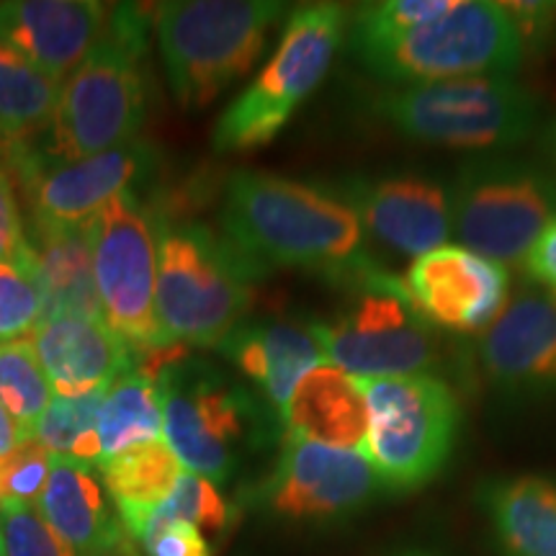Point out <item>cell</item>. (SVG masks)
Returning <instances> with one entry per match:
<instances>
[{
	"label": "cell",
	"mask_w": 556,
	"mask_h": 556,
	"mask_svg": "<svg viewBox=\"0 0 556 556\" xmlns=\"http://www.w3.org/2000/svg\"><path fill=\"white\" fill-rule=\"evenodd\" d=\"M368 433L361 454L381 490L392 495L422 490L454 456L462 433V402L441 377L361 379Z\"/></svg>",
	"instance_id": "cell-7"
},
{
	"label": "cell",
	"mask_w": 556,
	"mask_h": 556,
	"mask_svg": "<svg viewBox=\"0 0 556 556\" xmlns=\"http://www.w3.org/2000/svg\"><path fill=\"white\" fill-rule=\"evenodd\" d=\"M219 351L261 389L281 420L302 379L328 364L317 323L307 319L266 317L242 323L222 340Z\"/></svg>",
	"instance_id": "cell-19"
},
{
	"label": "cell",
	"mask_w": 556,
	"mask_h": 556,
	"mask_svg": "<svg viewBox=\"0 0 556 556\" xmlns=\"http://www.w3.org/2000/svg\"><path fill=\"white\" fill-rule=\"evenodd\" d=\"M29 270L41 291V323L47 319H93L103 323V309L93 274L88 222L80 227H26Z\"/></svg>",
	"instance_id": "cell-21"
},
{
	"label": "cell",
	"mask_w": 556,
	"mask_h": 556,
	"mask_svg": "<svg viewBox=\"0 0 556 556\" xmlns=\"http://www.w3.org/2000/svg\"><path fill=\"white\" fill-rule=\"evenodd\" d=\"M3 160L16 173L31 208L29 222L50 227H80L109 201L129 193L152 168V152L144 142L101 152L83 160H52L34 144H5Z\"/></svg>",
	"instance_id": "cell-13"
},
{
	"label": "cell",
	"mask_w": 556,
	"mask_h": 556,
	"mask_svg": "<svg viewBox=\"0 0 556 556\" xmlns=\"http://www.w3.org/2000/svg\"><path fill=\"white\" fill-rule=\"evenodd\" d=\"M338 193L358 214L364 235L387 253L420 258L451 238L446 186L422 173L351 176Z\"/></svg>",
	"instance_id": "cell-17"
},
{
	"label": "cell",
	"mask_w": 556,
	"mask_h": 556,
	"mask_svg": "<svg viewBox=\"0 0 556 556\" xmlns=\"http://www.w3.org/2000/svg\"><path fill=\"white\" fill-rule=\"evenodd\" d=\"M168 520L197 526L201 533H225V528L232 523V507L212 479L184 469L165 503L150 516L148 526L168 523Z\"/></svg>",
	"instance_id": "cell-31"
},
{
	"label": "cell",
	"mask_w": 556,
	"mask_h": 556,
	"mask_svg": "<svg viewBox=\"0 0 556 556\" xmlns=\"http://www.w3.org/2000/svg\"><path fill=\"white\" fill-rule=\"evenodd\" d=\"M348 16L340 3L296 5L274 58L219 116L214 150L250 152L274 142L328 75L348 34Z\"/></svg>",
	"instance_id": "cell-8"
},
{
	"label": "cell",
	"mask_w": 556,
	"mask_h": 556,
	"mask_svg": "<svg viewBox=\"0 0 556 556\" xmlns=\"http://www.w3.org/2000/svg\"><path fill=\"white\" fill-rule=\"evenodd\" d=\"M539 152H541V160H544L546 168L556 173V119L548 122V127L541 131Z\"/></svg>",
	"instance_id": "cell-41"
},
{
	"label": "cell",
	"mask_w": 556,
	"mask_h": 556,
	"mask_svg": "<svg viewBox=\"0 0 556 556\" xmlns=\"http://www.w3.org/2000/svg\"><path fill=\"white\" fill-rule=\"evenodd\" d=\"M41 323V291L26 266L0 263V343L31 336Z\"/></svg>",
	"instance_id": "cell-33"
},
{
	"label": "cell",
	"mask_w": 556,
	"mask_h": 556,
	"mask_svg": "<svg viewBox=\"0 0 556 556\" xmlns=\"http://www.w3.org/2000/svg\"><path fill=\"white\" fill-rule=\"evenodd\" d=\"M379 492L384 490L361 451L283 438L261 503L294 523H336L364 510Z\"/></svg>",
	"instance_id": "cell-14"
},
{
	"label": "cell",
	"mask_w": 556,
	"mask_h": 556,
	"mask_svg": "<svg viewBox=\"0 0 556 556\" xmlns=\"http://www.w3.org/2000/svg\"><path fill=\"white\" fill-rule=\"evenodd\" d=\"M0 554L3 556H75L50 526L39 505H0Z\"/></svg>",
	"instance_id": "cell-32"
},
{
	"label": "cell",
	"mask_w": 556,
	"mask_h": 556,
	"mask_svg": "<svg viewBox=\"0 0 556 556\" xmlns=\"http://www.w3.org/2000/svg\"><path fill=\"white\" fill-rule=\"evenodd\" d=\"M510 16L526 58H541L556 45V3L548 0H516L500 3Z\"/></svg>",
	"instance_id": "cell-35"
},
{
	"label": "cell",
	"mask_w": 556,
	"mask_h": 556,
	"mask_svg": "<svg viewBox=\"0 0 556 556\" xmlns=\"http://www.w3.org/2000/svg\"><path fill=\"white\" fill-rule=\"evenodd\" d=\"M222 229L258 278L302 268L332 281L366 255L358 214L338 191L266 170H235L227 178Z\"/></svg>",
	"instance_id": "cell-1"
},
{
	"label": "cell",
	"mask_w": 556,
	"mask_h": 556,
	"mask_svg": "<svg viewBox=\"0 0 556 556\" xmlns=\"http://www.w3.org/2000/svg\"><path fill=\"white\" fill-rule=\"evenodd\" d=\"M387 86H420L484 75H513L523 50L513 21L492 0H456L454 9L407 31L392 45L356 54Z\"/></svg>",
	"instance_id": "cell-10"
},
{
	"label": "cell",
	"mask_w": 556,
	"mask_h": 556,
	"mask_svg": "<svg viewBox=\"0 0 556 556\" xmlns=\"http://www.w3.org/2000/svg\"><path fill=\"white\" fill-rule=\"evenodd\" d=\"M39 510L75 556L99 546L119 526V518L111 516L96 469L67 458H54Z\"/></svg>",
	"instance_id": "cell-26"
},
{
	"label": "cell",
	"mask_w": 556,
	"mask_h": 556,
	"mask_svg": "<svg viewBox=\"0 0 556 556\" xmlns=\"http://www.w3.org/2000/svg\"><path fill=\"white\" fill-rule=\"evenodd\" d=\"M163 364H168L163 356H150L106 389L96 415L101 467L139 443L163 438V402L157 384V368Z\"/></svg>",
	"instance_id": "cell-24"
},
{
	"label": "cell",
	"mask_w": 556,
	"mask_h": 556,
	"mask_svg": "<svg viewBox=\"0 0 556 556\" xmlns=\"http://www.w3.org/2000/svg\"><path fill=\"white\" fill-rule=\"evenodd\" d=\"M144 556H214L212 546L197 526L178 523H152L137 541Z\"/></svg>",
	"instance_id": "cell-36"
},
{
	"label": "cell",
	"mask_w": 556,
	"mask_h": 556,
	"mask_svg": "<svg viewBox=\"0 0 556 556\" xmlns=\"http://www.w3.org/2000/svg\"><path fill=\"white\" fill-rule=\"evenodd\" d=\"M26 435L21 433V428L16 426V420L9 415V409L0 405V458L9 456L18 443H24Z\"/></svg>",
	"instance_id": "cell-40"
},
{
	"label": "cell",
	"mask_w": 556,
	"mask_h": 556,
	"mask_svg": "<svg viewBox=\"0 0 556 556\" xmlns=\"http://www.w3.org/2000/svg\"><path fill=\"white\" fill-rule=\"evenodd\" d=\"M157 384L165 443L180 467L214 484L232 477L242 448L270 426L245 389L208 366L168 361L157 368Z\"/></svg>",
	"instance_id": "cell-11"
},
{
	"label": "cell",
	"mask_w": 556,
	"mask_h": 556,
	"mask_svg": "<svg viewBox=\"0 0 556 556\" xmlns=\"http://www.w3.org/2000/svg\"><path fill=\"white\" fill-rule=\"evenodd\" d=\"M287 438L361 451L368 433V409L361 379L325 364L302 379L281 420Z\"/></svg>",
	"instance_id": "cell-23"
},
{
	"label": "cell",
	"mask_w": 556,
	"mask_h": 556,
	"mask_svg": "<svg viewBox=\"0 0 556 556\" xmlns=\"http://www.w3.org/2000/svg\"><path fill=\"white\" fill-rule=\"evenodd\" d=\"M528 281L536 283L546 294L556 296V219L533 242L523 258Z\"/></svg>",
	"instance_id": "cell-38"
},
{
	"label": "cell",
	"mask_w": 556,
	"mask_h": 556,
	"mask_svg": "<svg viewBox=\"0 0 556 556\" xmlns=\"http://www.w3.org/2000/svg\"><path fill=\"white\" fill-rule=\"evenodd\" d=\"M103 323L137 356L176 351L157 323V217L135 191L122 193L88 222Z\"/></svg>",
	"instance_id": "cell-12"
},
{
	"label": "cell",
	"mask_w": 556,
	"mask_h": 556,
	"mask_svg": "<svg viewBox=\"0 0 556 556\" xmlns=\"http://www.w3.org/2000/svg\"><path fill=\"white\" fill-rule=\"evenodd\" d=\"M52 464L54 456L41 448L34 438L18 443L9 456L0 458V505H37L50 482Z\"/></svg>",
	"instance_id": "cell-34"
},
{
	"label": "cell",
	"mask_w": 556,
	"mask_h": 556,
	"mask_svg": "<svg viewBox=\"0 0 556 556\" xmlns=\"http://www.w3.org/2000/svg\"><path fill=\"white\" fill-rule=\"evenodd\" d=\"M0 556H3V554H0Z\"/></svg>",
	"instance_id": "cell-43"
},
{
	"label": "cell",
	"mask_w": 556,
	"mask_h": 556,
	"mask_svg": "<svg viewBox=\"0 0 556 556\" xmlns=\"http://www.w3.org/2000/svg\"><path fill=\"white\" fill-rule=\"evenodd\" d=\"M106 389H96L88 394H54L52 405L41 415L34 441L41 448L50 451L54 458L86 464V467L101 469V446L96 435V415H99L101 400Z\"/></svg>",
	"instance_id": "cell-28"
},
{
	"label": "cell",
	"mask_w": 556,
	"mask_h": 556,
	"mask_svg": "<svg viewBox=\"0 0 556 556\" xmlns=\"http://www.w3.org/2000/svg\"><path fill=\"white\" fill-rule=\"evenodd\" d=\"M109 11L96 0L0 3V39L62 86L101 39Z\"/></svg>",
	"instance_id": "cell-18"
},
{
	"label": "cell",
	"mask_w": 556,
	"mask_h": 556,
	"mask_svg": "<svg viewBox=\"0 0 556 556\" xmlns=\"http://www.w3.org/2000/svg\"><path fill=\"white\" fill-rule=\"evenodd\" d=\"M368 114L409 142L490 155L536 135L541 106L513 75H484L389 86L374 96Z\"/></svg>",
	"instance_id": "cell-5"
},
{
	"label": "cell",
	"mask_w": 556,
	"mask_h": 556,
	"mask_svg": "<svg viewBox=\"0 0 556 556\" xmlns=\"http://www.w3.org/2000/svg\"><path fill=\"white\" fill-rule=\"evenodd\" d=\"M253 268L197 222L157 217V323L173 348H219L253 307Z\"/></svg>",
	"instance_id": "cell-4"
},
{
	"label": "cell",
	"mask_w": 556,
	"mask_h": 556,
	"mask_svg": "<svg viewBox=\"0 0 556 556\" xmlns=\"http://www.w3.org/2000/svg\"><path fill=\"white\" fill-rule=\"evenodd\" d=\"M405 287L433 328L464 340L482 336L510 302V274L503 263L462 245H443L415 258Z\"/></svg>",
	"instance_id": "cell-16"
},
{
	"label": "cell",
	"mask_w": 556,
	"mask_h": 556,
	"mask_svg": "<svg viewBox=\"0 0 556 556\" xmlns=\"http://www.w3.org/2000/svg\"><path fill=\"white\" fill-rule=\"evenodd\" d=\"M180 471L184 467L165 438L139 443L99 469L109 497L116 505V518L122 520L131 539L139 541L142 536L152 513L165 503V497L176 486Z\"/></svg>",
	"instance_id": "cell-25"
},
{
	"label": "cell",
	"mask_w": 556,
	"mask_h": 556,
	"mask_svg": "<svg viewBox=\"0 0 556 556\" xmlns=\"http://www.w3.org/2000/svg\"><path fill=\"white\" fill-rule=\"evenodd\" d=\"M475 368L510 405L556 400V296L520 291L477 338Z\"/></svg>",
	"instance_id": "cell-15"
},
{
	"label": "cell",
	"mask_w": 556,
	"mask_h": 556,
	"mask_svg": "<svg viewBox=\"0 0 556 556\" xmlns=\"http://www.w3.org/2000/svg\"><path fill=\"white\" fill-rule=\"evenodd\" d=\"M456 0H379L364 3L348 16V41L353 54L392 45L407 31L454 9Z\"/></svg>",
	"instance_id": "cell-30"
},
{
	"label": "cell",
	"mask_w": 556,
	"mask_h": 556,
	"mask_svg": "<svg viewBox=\"0 0 556 556\" xmlns=\"http://www.w3.org/2000/svg\"><path fill=\"white\" fill-rule=\"evenodd\" d=\"M54 389L29 338L0 343V405L9 409L21 433L34 438L41 415L52 405Z\"/></svg>",
	"instance_id": "cell-29"
},
{
	"label": "cell",
	"mask_w": 556,
	"mask_h": 556,
	"mask_svg": "<svg viewBox=\"0 0 556 556\" xmlns=\"http://www.w3.org/2000/svg\"><path fill=\"white\" fill-rule=\"evenodd\" d=\"M332 283L345 289V304L328 323H317L330 366L356 379L441 377L475 366V348H448L451 338L420 315L405 278L377 258H358ZM443 379V377H441Z\"/></svg>",
	"instance_id": "cell-2"
},
{
	"label": "cell",
	"mask_w": 556,
	"mask_h": 556,
	"mask_svg": "<svg viewBox=\"0 0 556 556\" xmlns=\"http://www.w3.org/2000/svg\"><path fill=\"white\" fill-rule=\"evenodd\" d=\"M451 232L462 248L495 263H523L556 219V173L536 160L479 155L448 191Z\"/></svg>",
	"instance_id": "cell-9"
},
{
	"label": "cell",
	"mask_w": 556,
	"mask_h": 556,
	"mask_svg": "<svg viewBox=\"0 0 556 556\" xmlns=\"http://www.w3.org/2000/svg\"><path fill=\"white\" fill-rule=\"evenodd\" d=\"M392 556H441V554L428 552V548H405V552H397V554H392Z\"/></svg>",
	"instance_id": "cell-42"
},
{
	"label": "cell",
	"mask_w": 556,
	"mask_h": 556,
	"mask_svg": "<svg viewBox=\"0 0 556 556\" xmlns=\"http://www.w3.org/2000/svg\"><path fill=\"white\" fill-rule=\"evenodd\" d=\"M80 556H144V554L139 552V544L129 536L127 528H124L119 520V526H116L99 546H93L90 552Z\"/></svg>",
	"instance_id": "cell-39"
},
{
	"label": "cell",
	"mask_w": 556,
	"mask_h": 556,
	"mask_svg": "<svg viewBox=\"0 0 556 556\" xmlns=\"http://www.w3.org/2000/svg\"><path fill=\"white\" fill-rule=\"evenodd\" d=\"M58 99V83L0 39V142L24 144L50 127Z\"/></svg>",
	"instance_id": "cell-27"
},
{
	"label": "cell",
	"mask_w": 556,
	"mask_h": 556,
	"mask_svg": "<svg viewBox=\"0 0 556 556\" xmlns=\"http://www.w3.org/2000/svg\"><path fill=\"white\" fill-rule=\"evenodd\" d=\"M477 503L500 556H556V475L484 479Z\"/></svg>",
	"instance_id": "cell-22"
},
{
	"label": "cell",
	"mask_w": 556,
	"mask_h": 556,
	"mask_svg": "<svg viewBox=\"0 0 556 556\" xmlns=\"http://www.w3.org/2000/svg\"><path fill=\"white\" fill-rule=\"evenodd\" d=\"M29 238H26L24 217L16 204V191H13L9 170L0 165V263L29 268Z\"/></svg>",
	"instance_id": "cell-37"
},
{
	"label": "cell",
	"mask_w": 556,
	"mask_h": 556,
	"mask_svg": "<svg viewBox=\"0 0 556 556\" xmlns=\"http://www.w3.org/2000/svg\"><path fill=\"white\" fill-rule=\"evenodd\" d=\"M54 394H88L109 389L137 366V353L93 319H47L29 336Z\"/></svg>",
	"instance_id": "cell-20"
},
{
	"label": "cell",
	"mask_w": 556,
	"mask_h": 556,
	"mask_svg": "<svg viewBox=\"0 0 556 556\" xmlns=\"http://www.w3.org/2000/svg\"><path fill=\"white\" fill-rule=\"evenodd\" d=\"M150 13L139 5L109 11L101 39L60 86L52 122L39 152L52 160H83L137 142L148 116L142 58Z\"/></svg>",
	"instance_id": "cell-3"
},
{
	"label": "cell",
	"mask_w": 556,
	"mask_h": 556,
	"mask_svg": "<svg viewBox=\"0 0 556 556\" xmlns=\"http://www.w3.org/2000/svg\"><path fill=\"white\" fill-rule=\"evenodd\" d=\"M287 5L276 0H173L157 5L155 31L170 90L204 109L250 73Z\"/></svg>",
	"instance_id": "cell-6"
}]
</instances>
